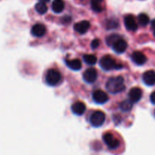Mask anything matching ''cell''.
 Returning <instances> with one entry per match:
<instances>
[{
  "instance_id": "14",
  "label": "cell",
  "mask_w": 155,
  "mask_h": 155,
  "mask_svg": "<svg viewBox=\"0 0 155 155\" xmlns=\"http://www.w3.org/2000/svg\"><path fill=\"white\" fill-rule=\"evenodd\" d=\"M45 32H46V28L42 24H35L31 29L32 35L36 37H42L45 35Z\"/></svg>"
},
{
  "instance_id": "2",
  "label": "cell",
  "mask_w": 155,
  "mask_h": 155,
  "mask_svg": "<svg viewBox=\"0 0 155 155\" xmlns=\"http://www.w3.org/2000/svg\"><path fill=\"white\" fill-rule=\"evenodd\" d=\"M99 65L104 71H109L111 70H118L123 68L122 64H117L116 61L110 55H104L101 58L99 61Z\"/></svg>"
},
{
  "instance_id": "9",
  "label": "cell",
  "mask_w": 155,
  "mask_h": 155,
  "mask_svg": "<svg viewBox=\"0 0 155 155\" xmlns=\"http://www.w3.org/2000/svg\"><path fill=\"white\" fill-rule=\"evenodd\" d=\"M111 47L116 53L122 54V53H124L127 50V43L124 39H123L122 38H120L112 45Z\"/></svg>"
},
{
  "instance_id": "10",
  "label": "cell",
  "mask_w": 155,
  "mask_h": 155,
  "mask_svg": "<svg viewBox=\"0 0 155 155\" xmlns=\"http://www.w3.org/2000/svg\"><path fill=\"white\" fill-rule=\"evenodd\" d=\"M124 25L130 31H136L138 29V24L133 15H127L124 18Z\"/></svg>"
},
{
  "instance_id": "22",
  "label": "cell",
  "mask_w": 155,
  "mask_h": 155,
  "mask_svg": "<svg viewBox=\"0 0 155 155\" xmlns=\"http://www.w3.org/2000/svg\"><path fill=\"white\" fill-rule=\"evenodd\" d=\"M149 21V17H148L146 14L142 13L139 15V24H140L141 26H142V27H145V26L148 25Z\"/></svg>"
},
{
  "instance_id": "13",
  "label": "cell",
  "mask_w": 155,
  "mask_h": 155,
  "mask_svg": "<svg viewBox=\"0 0 155 155\" xmlns=\"http://www.w3.org/2000/svg\"><path fill=\"white\" fill-rule=\"evenodd\" d=\"M86 104L82 101H77L71 106V110L73 113L77 116H81L86 111Z\"/></svg>"
},
{
  "instance_id": "18",
  "label": "cell",
  "mask_w": 155,
  "mask_h": 155,
  "mask_svg": "<svg viewBox=\"0 0 155 155\" xmlns=\"http://www.w3.org/2000/svg\"><path fill=\"white\" fill-rule=\"evenodd\" d=\"M104 0H91V7L95 12L99 13L104 11Z\"/></svg>"
},
{
  "instance_id": "6",
  "label": "cell",
  "mask_w": 155,
  "mask_h": 155,
  "mask_svg": "<svg viewBox=\"0 0 155 155\" xmlns=\"http://www.w3.org/2000/svg\"><path fill=\"white\" fill-rule=\"evenodd\" d=\"M92 99L97 104H103L108 101V96L103 91L96 90L92 93Z\"/></svg>"
},
{
  "instance_id": "19",
  "label": "cell",
  "mask_w": 155,
  "mask_h": 155,
  "mask_svg": "<svg viewBox=\"0 0 155 155\" xmlns=\"http://www.w3.org/2000/svg\"><path fill=\"white\" fill-rule=\"evenodd\" d=\"M35 9H36V12L39 13V15H44L48 11V7L45 5V2H39L36 3L35 5Z\"/></svg>"
},
{
  "instance_id": "29",
  "label": "cell",
  "mask_w": 155,
  "mask_h": 155,
  "mask_svg": "<svg viewBox=\"0 0 155 155\" xmlns=\"http://www.w3.org/2000/svg\"><path fill=\"white\" fill-rule=\"evenodd\" d=\"M154 114H155V112H154Z\"/></svg>"
},
{
  "instance_id": "24",
  "label": "cell",
  "mask_w": 155,
  "mask_h": 155,
  "mask_svg": "<svg viewBox=\"0 0 155 155\" xmlns=\"http://www.w3.org/2000/svg\"><path fill=\"white\" fill-rule=\"evenodd\" d=\"M99 45H100L99 39H94V40L92 42V43H91V47H92V49H95V48H97L98 46H99Z\"/></svg>"
},
{
  "instance_id": "12",
  "label": "cell",
  "mask_w": 155,
  "mask_h": 155,
  "mask_svg": "<svg viewBox=\"0 0 155 155\" xmlns=\"http://www.w3.org/2000/svg\"><path fill=\"white\" fill-rule=\"evenodd\" d=\"M142 80L147 86H154L155 84V71L150 70L144 73L142 75Z\"/></svg>"
},
{
  "instance_id": "28",
  "label": "cell",
  "mask_w": 155,
  "mask_h": 155,
  "mask_svg": "<svg viewBox=\"0 0 155 155\" xmlns=\"http://www.w3.org/2000/svg\"><path fill=\"white\" fill-rule=\"evenodd\" d=\"M154 36H155V30H154Z\"/></svg>"
},
{
  "instance_id": "4",
  "label": "cell",
  "mask_w": 155,
  "mask_h": 155,
  "mask_svg": "<svg viewBox=\"0 0 155 155\" xmlns=\"http://www.w3.org/2000/svg\"><path fill=\"white\" fill-rule=\"evenodd\" d=\"M61 79V74L54 69H50L45 75V82L47 84L51 86H56L60 82Z\"/></svg>"
},
{
  "instance_id": "25",
  "label": "cell",
  "mask_w": 155,
  "mask_h": 155,
  "mask_svg": "<svg viewBox=\"0 0 155 155\" xmlns=\"http://www.w3.org/2000/svg\"><path fill=\"white\" fill-rule=\"evenodd\" d=\"M150 100H151V102L153 104H155V91L153 92L150 95Z\"/></svg>"
},
{
  "instance_id": "1",
  "label": "cell",
  "mask_w": 155,
  "mask_h": 155,
  "mask_svg": "<svg viewBox=\"0 0 155 155\" xmlns=\"http://www.w3.org/2000/svg\"><path fill=\"white\" fill-rule=\"evenodd\" d=\"M124 79L121 76L110 77L106 83V89L110 93L116 95L120 93L125 89Z\"/></svg>"
},
{
  "instance_id": "21",
  "label": "cell",
  "mask_w": 155,
  "mask_h": 155,
  "mask_svg": "<svg viewBox=\"0 0 155 155\" xmlns=\"http://www.w3.org/2000/svg\"><path fill=\"white\" fill-rule=\"evenodd\" d=\"M133 103L130 100H125V101H124L120 104V108L123 111H130L132 109V107H133Z\"/></svg>"
},
{
  "instance_id": "20",
  "label": "cell",
  "mask_w": 155,
  "mask_h": 155,
  "mask_svg": "<svg viewBox=\"0 0 155 155\" xmlns=\"http://www.w3.org/2000/svg\"><path fill=\"white\" fill-rule=\"evenodd\" d=\"M83 61L86 64L89 65H94L97 62L96 56L94 54H85L83 57Z\"/></svg>"
},
{
  "instance_id": "15",
  "label": "cell",
  "mask_w": 155,
  "mask_h": 155,
  "mask_svg": "<svg viewBox=\"0 0 155 155\" xmlns=\"http://www.w3.org/2000/svg\"><path fill=\"white\" fill-rule=\"evenodd\" d=\"M132 60L137 65H143L147 61V58L141 51H135L132 54Z\"/></svg>"
},
{
  "instance_id": "23",
  "label": "cell",
  "mask_w": 155,
  "mask_h": 155,
  "mask_svg": "<svg viewBox=\"0 0 155 155\" xmlns=\"http://www.w3.org/2000/svg\"><path fill=\"white\" fill-rule=\"evenodd\" d=\"M121 38L119 35L117 34H112L110 36H108L107 38H106V43H107V45L109 46H112L114 43L118 39Z\"/></svg>"
},
{
  "instance_id": "16",
  "label": "cell",
  "mask_w": 155,
  "mask_h": 155,
  "mask_svg": "<svg viewBox=\"0 0 155 155\" xmlns=\"http://www.w3.org/2000/svg\"><path fill=\"white\" fill-rule=\"evenodd\" d=\"M66 65L73 71H80L82 68V64L79 59H74V60H66L65 61Z\"/></svg>"
},
{
  "instance_id": "7",
  "label": "cell",
  "mask_w": 155,
  "mask_h": 155,
  "mask_svg": "<svg viewBox=\"0 0 155 155\" xmlns=\"http://www.w3.org/2000/svg\"><path fill=\"white\" fill-rule=\"evenodd\" d=\"M98 74L95 68H88L83 73V80L87 83H93L97 80Z\"/></svg>"
},
{
  "instance_id": "27",
  "label": "cell",
  "mask_w": 155,
  "mask_h": 155,
  "mask_svg": "<svg viewBox=\"0 0 155 155\" xmlns=\"http://www.w3.org/2000/svg\"><path fill=\"white\" fill-rule=\"evenodd\" d=\"M39 1L43 2H49L50 0H39Z\"/></svg>"
},
{
  "instance_id": "26",
  "label": "cell",
  "mask_w": 155,
  "mask_h": 155,
  "mask_svg": "<svg viewBox=\"0 0 155 155\" xmlns=\"http://www.w3.org/2000/svg\"><path fill=\"white\" fill-rule=\"evenodd\" d=\"M151 28H152V30H155V19L151 21Z\"/></svg>"
},
{
  "instance_id": "3",
  "label": "cell",
  "mask_w": 155,
  "mask_h": 155,
  "mask_svg": "<svg viewBox=\"0 0 155 155\" xmlns=\"http://www.w3.org/2000/svg\"><path fill=\"white\" fill-rule=\"evenodd\" d=\"M105 114L101 110H96L90 116L89 123L93 127H100L105 121Z\"/></svg>"
},
{
  "instance_id": "11",
  "label": "cell",
  "mask_w": 155,
  "mask_h": 155,
  "mask_svg": "<svg viewBox=\"0 0 155 155\" xmlns=\"http://www.w3.org/2000/svg\"><path fill=\"white\" fill-rule=\"evenodd\" d=\"M90 27V23L88 21H82L74 24V28L76 32L80 34H85Z\"/></svg>"
},
{
  "instance_id": "17",
  "label": "cell",
  "mask_w": 155,
  "mask_h": 155,
  "mask_svg": "<svg viewBox=\"0 0 155 155\" xmlns=\"http://www.w3.org/2000/svg\"><path fill=\"white\" fill-rule=\"evenodd\" d=\"M51 9L54 13L59 14L64 9V2L63 0H54L51 5Z\"/></svg>"
},
{
  "instance_id": "8",
  "label": "cell",
  "mask_w": 155,
  "mask_h": 155,
  "mask_svg": "<svg viewBox=\"0 0 155 155\" xmlns=\"http://www.w3.org/2000/svg\"><path fill=\"white\" fill-rule=\"evenodd\" d=\"M142 97V90L140 88H132L129 92V98L130 101L134 103L139 102Z\"/></svg>"
},
{
  "instance_id": "5",
  "label": "cell",
  "mask_w": 155,
  "mask_h": 155,
  "mask_svg": "<svg viewBox=\"0 0 155 155\" xmlns=\"http://www.w3.org/2000/svg\"><path fill=\"white\" fill-rule=\"evenodd\" d=\"M103 141L107 145V148L111 150H115L120 146L119 139H117L113 134L107 133L103 136Z\"/></svg>"
}]
</instances>
